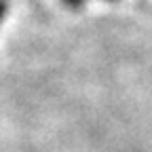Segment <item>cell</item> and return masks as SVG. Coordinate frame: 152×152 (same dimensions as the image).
Wrapping results in <instances>:
<instances>
[{"label":"cell","instance_id":"6da1fadb","mask_svg":"<svg viewBox=\"0 0 152 152\" xmlns=\"http://www.w3.org/2000/svg\"><path fill=\"white\" fill-rule=\"evenodd\" d=\"M61 4L72 9V11H78V9H83L87 4V0H61Z\"/></svg>","mask_w":152,"mask_h":152},{"label":"cell","instance_id":"7a4b0ae2","mask_svg":"<svg viewBox=\"0 0 152 152\" xmlns=\"http://www.w3.org/2000/svg\"><path fill=\"white\" fill-rule=\"evenodd\" d=\"M7 11H9V0H0V21L4 19Z\"/></svg>","mask_w":152,"mask_h":152},{"label":"cell","instance_id":"3957f363","mask_svg":"<svg viewBox=\"0 0 152 152\" xmlns=\"http://www.w3.org/2000/svg\"><path fill=\"white\" fill-rule=\"evenodd\" d=\"M106 2H116V0H106Z\"/></svg>","mask_w":152,"mask_h":152}]
</instances>
